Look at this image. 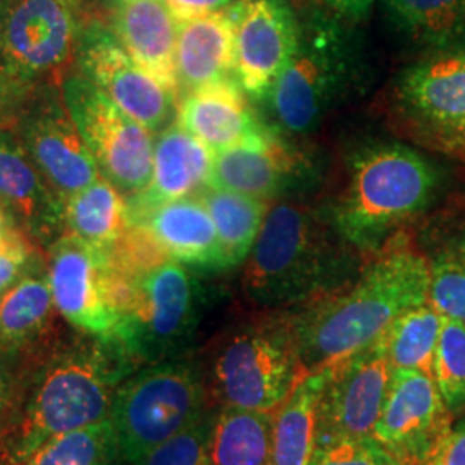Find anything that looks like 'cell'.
I'll use <instances>...</instances> for the list:
<instances>
[{
	"mask_svg": "<svg viewBox=\"0 0 465 465\" xmlns=\"http://www.w3.org/2000/svg\"><path fill=\"white\" fill-rule=\"evenodd\" d=\"M434 173L414 150L384 145L362 153L338 202L332 224L345 242L376 250L431 199Z\"/></svg>",
	"mask_w": 465,
	"mask_h": 465,
	"instance_id": "obj_4",
	"label": "cell"
},
{
	"mask_svg": "<svg viewBox=\"0 0 465 465\" xmlns=\"http://www.w3.org/2000/svg\"><path fill=\"white\" fill-rule=\"evenodd\" d=\"M216 412L207 411L183 431L149 451L134 465H211L209 450Z\"/></svg>",
	"mask_w": 465,
	"mask_h": 465,
	"instance_id": "obj_35",
	"label": "cell"
},
{
	"mask_svg": "<svg viewBox=\"0 0 465 465\" xmlns=\"http://www.w3.org/2000/svg\"><path fill=\"white\" fill-rule=\"evenodd\" d=\"M434 381L450 412L465 405V324L445 319L434 353Z\"/></svg>",
	"mask_w": 465,
	"mask_h": 465,
	"instance_id": "obj_33",
	"label": "cell"
},
{
	"mask_svg": "<svg viewBox=\"0 0 465 465\" xmlns=\"http://www.w3.org/2000/svg\"><path fill=\"white\" fill-rule=\"evenodd\" d=\"M207 380L188 357L140 367L117 390L111 411L121 460L134 465L207 412Z\"/></svg>",
	"mask_w": 465,
	"mask_h": 465,
	"instance_id": "obj_6",
	"label": "cell"
},
{
	"mask_svg": "<svg viewBox=\"0 0 465 465\" xmlns=\"http://www.w3.org/2000/svg\"><path fill=\"white\" fill-rule=\"evenodd\" d=\"M36 366L15 422L0 438L5 465L21 464L59 434L109 419L121 382L136 371L114 341L86 334L61 343Z\"/></svg>",
	"mask_w": 465,
	"mask_h": 465,
	"instance_id": "obj_2",
	"label": "cell"
},
{
	"mask_svg": "<svg viewBox=\"0 0 465 465\" xmlns=\"http://www.w3.org/2000/svg\"><path fill=\"white\" fill-rule=\"evenodd\" d=\"M430 262L395 243L347 290L317 300L295 322L302 376L321 372L376 341L395 319L430 302Z\"/></svg>",
	"mask_w": 465,
	"mask_h": 465,
	"instance_id": "obj_1",
	"label": "cell"
},
{
	"mask_svg": "<svg viewBox=\"0 0 465 465\" xmlns=\"http://www.w3.org/2000/svg\"><path fill=\"white\" fill-rule=\"evenodd\" d=\"M302 378L295 322L262 319L226 336L213 357L211 386L223 407L274 412Z\"/></svg>",
	"mask_w": 465,
	"mask_h": 465,
	"instance_id": "obj_7",
	"label": "cell"
},
{
	"mask_svg": "<svg viewBox=\"0 0 465 465\" xmlns=\"http://www.w3.org/2000/svg\"><path fill=\"white\" fill-rule=\"evenodd\" d=\"M111 30L134 63L178 99V19L167 9L164 0L114 2Z\"/></svg>",
	"mask_w": 465,
	"mask_h": 465,
	"instance_id": "obj_21",
	"label": "cell"
},
{
	"mask_svg": "<svg viewBox=\"0 0 465 465\" xmlns=\"http://www.w3.org/2000/svg\"><path fill=\"white\" fill-rule=\"evenodd\" d=\"M324 376L316 447L371 438L393 376L382 334L345 361L324 369Z\"/></svg>",
	"mask_w": 465,
	"mask_h": 465,
	"instance_id": "obj_12",
	"label": "cell"
},
{
	"mask_svg": "<svg viewBox=\"0 0 465 465\" xmlns=\"http://www.w3.org/2000/svg\"><path fill=\"white\" fill-rule=\"evenodd\" d=\"M149 230L169 259L199 271L228 269L216 224L199 197L157 205L138 221Z\"/></svg>",
	"mask_w": 465,
	"mask_h": 465,
	"instance_id": "obj_23",
	"label": "cell"
},
{
	"mask_svg": "<svg viewBox=\"0 0 465 465\" xmlns=\"http://www.w3.org/2000/svg\"><path fill=\"white\" fill-rule=\"evenodd\" d=\"M430 274V303L434 311L465 324V238L432 261Z\"/></svg>",
	"mask_w": 465,
	"mask_h": 465,
	"instance_id": "obj_34",
	"label": "cell"
},
{
	"mask_svg": "<svg viewBox=\"0 0 465 465\" xmlns=\"http://www.w3.org/2000/svg\"><path fill=\"white\" fill-rule=\"evenodd\" d=\"M119 459L116 430L109 417L52 438L17 465H116Z\"/></svg>",
	"mask_w": 465,
	"mask_h": 465,
	"instance_id": "obj_32",
	"label": "cell"
},
{
	"mask_svg": "<svg viewBox=\"0 0 465 465\" xmlns=\"http://www.w3.org/2000/svg\"><path fill=\"white\" fill-rule=\"evenodd\" d=\"M123 193L104 176L64 202V232L107 252L128 228Z\"/></svg>",
	"mask_w": 465,
	"mask_h": 465,
	"instance_id": "obj_27",
	"label": "cell"
},
{
	"mask_svg": "<svg viewBox=\"0 0 465 465\" xmlns=\"http://www.w3.org/2000/svg\"><path fill=\"white\" fill-rule=\"evenodd\" d=\"M297 161L292 149L271 130L257 140L214 152L207 186L266 200L292 178Z\"/></svg>",
	"mask_w": 465,
	"mask_h": 465,
	"instance_id": "obj_25",
	"label": "cell"
},
{
	"mask_svg": "<svg viewBox=\"0 0 465 465\" xmlns=\"http://www.w3.org/2000/svg\"><path fill=\"white\" fill-rule=\"evenodd\" d=\"M234 21V78L242 90L262 99L288 67L302 28L284 0H238Z\"/></svg>",
	"mask_w": 465,
	"mask_h": 465,
	"instance_id": "obj_15",
	"label": "cell"
},
{
	"mask_svg": "<svg viewBox=\"0 0 465 465\" xmlns=\"http://www.w3.org/2000/svg\"><path fill=\"white\" fill-rule=\"evenodd\" d=\"M199 199L216 224L226 266L234 267L249 259L267 214L266 202L230 190L205 186Z\"/></svg>",
	"mask_w": 465,
	"mask_h": 465,
	"instance_id": "obj_29",
	"label": "cell"
},
{
	"mask_svg": "<svg viewBox=\"0 0 465 465\" xmlns=\"http://www.w3.org/2000/svg\"><path fill=\"white\" fill-rule=\"evenodd\" d=\"M324 371L305 374L284 400L272 422L269 465H311L316 451L317 409Z\"/></svg>",
	"mask_w": 465,
	"mask_h": 465,
	"instance_id": "obj_26",
	"label": "cell"
},
{
	"mask_svg": "<svg viewBox=\"0 0 465 465\" xmlns=\"http://www.w3.org/2000/svg\"><path fill=\"white\" fill-rule=\"evenodd\" d=\"M420 465H465V419L450 428Z\"/></svg>",
	"mask_w": 465,
	"mask_h": 465,
	"instance_id": "obj_38",
	"label": "cell"
},
{
	"mask_svg": "<svg viewBox=\"0 0 465 465\" xmlns=\"http://www.w3.org/2000/svg\"><path fill=\"white\" fill-rule=\"evenodd\" d=\"M274 412L223 407L214 417L211 465H269Z\"/></svg>",
	"mask_w": 465,
	"mask_h": 465,
	"instance_id": "obj_28",
	"label": "cell"
},
{
	"mask_svg": "<svg viewBox=\"0 0 465 465\" xmlns=\"http://www.w3.org/2000/svg\"><path fill=\"white\" fill-rule=\"evenodd\" d=\"M0 203L13 226L50 245L64 234V200L35 166L11 130H0Z\"/></svg>",
	"mask_w": 465,
	"mask_h": 465,
	"instance_id": "obj_18",
	"label": "cell"
},
{
	"mask_svg": "<svg viewBox=\"0 0 465 465\" xmlns=\"http://www.w3.org/2000/svg\"><path fill=\"white\" fill-rule=\"evenodd\" d=\"M355 78L353 57L338 35L302 32L297 54L267 94L272 116L284 134H311Z\"/></svg>",
	"mask_w": 465,
	"mask_h": 465,
	"instance_id": "obj_10",
	"label": "cell"
},
{
	"mask_svg": "<svg viewBox=\"0 0 465 465\" xmlns=\"http://www.w3.org/2000/svg\"><path fill=\"white\" fill-rule=\"evenodd\" d=\"M57 317L47 264L35 269L0 297V357L36 364L59 347Z\"/></svg>",
	"mask_w": 465,
	"mask_h": 465,
	"instance_id": "obj_20",
	"label": "cell"
},
{
	"mask_svg": "<svg viewBox=\"0 0 465 465\" xmlns=\"http://www.w3.org/2000/svg\"><path fill=\"white\" fill-rule=\"evenodd\" d=\"M450 428L436 381L419 371H393L374 438L401 465H420Z\"/></svg>",
	"mask_w": 465,
	"mask_h": 465,
	"instance_id": "obj_17",
	"label": "cell"
},
{
	"mask_svg": "<svg viewBox=\"0 0 465 465\" xmlns=\"http://www.w3.org/2000/svg\"><path fill=\"white\" fill-rule=\"evenodd\" d=\"M28 94H21L11 84L0 80V130H11L16 121L21 102Z\"/></svg>",
	"mask_w": 465,
	"mask_h": 465,
	"instance_id": "obj_41",
	"label": "cell"
},
{
	"mask_svg": "<svg viewBox=\"0 0 465 465\" xmlns=\"http://www.w3.org/2000/svg\"><path fill=\"white\" fill-rule=\"evenodd\" d=\"M214 152L178 123L164 128L153 145V169L143 192L126 200L128 223L171 200L193 197L211 180Z\"/></svg>",
	"mask_w": 465,
	"mask_h": 465,
	"instance_id": "obj_19",
	"label": "cell"
},
{
	"mask_svg": "<svg viewBox=\"0 0 465 465\" xmlns=\"http://www.w3.org/2000/svg\"><path fill=\"white\" fill-rule=\"evenodd\" d=\"M205 311V295L186 266L169 259L134 278L113 341L136 369L183 359Z\"/></svg>",
	"mask_w": 465,
	"mask_h": 465,
	"instance_id": "obj_5",
	"label": "cell"
},
{
	"mask_svg": "<svg viewBox=\"0 0 465 465\" xmlns=\"http://www.w3.org/2000/svg\"><path fill=\"white\" fill-rule=\"evenodd\" d=\"M236 80L184 94L178 100V124L213 152L232 149L269 134L252 113Z\"/></svg>",
	"mask_w": 465,
	"mask_h": 465,
	"instance_id": "obj_22",
	"label": "cell"
},
{
	"mask_svg": "<svg viewBox=\"0 0 465 465\" xmlns=\"http://www.w3.org/2000/svg\"><path fill=\"white\" fill-rule=\"evenodd\" d=\"M13 132L64 202L102 176L61 86L32 90L21 102Z\"/></svg>",
	"mask_w": 465,
	"mask_h": 465,
	"instance_id": "obj_11",
	"label": "cell"
},
{
	"mask_svg": "<svg viewBox=\"0 0 465 465\" xmlns=\"http://www.w3.org/2000/svg\"><path fill=\"white\" fill-rule=\"evenodd\" d=\"M80 25L67 0H0V80L21 94L63 86Z\"/></svg>",
	"mask_w": 465,
	"mask_h": 465,
	"instance_id": "obj_8",
	"label": "cell"
},
{
	"mask_svg": "<svg viewBox=\"0 0 465 465\" xmlns=\"http://www.w3.org/2000/svg\"><path fill=\"white\" fill-rule=\"evenodd\" d=\"M403 32L436 49H450L465 38V0H390Z\"/></svg>",
	"mask_w": 465,
	"mask_h": 465,
	"instance_id": "obj_31",
	"label": "cell"
},
{
	"mask_svg": "<svg viewBox=\"0 0 465 465\" xmlns=\"http://www.w3.org/2000/svg\"><path fill=\"white\" fill-rule=\"evenodd\" d=\"M443 317L431 303L407 311L382 332L393 371H419L434 380V353Z\"/></svg>",
	"mask_w": 465,
	"mask_h": 465,
	"instance_id": "obj_30",
	"label": "cell"
},
{
	"mask_svg": "<svg viewBox=\"0 0 465 465\" xmlns=\"http://www.w3.org/2000/svg\"><path fill=\"white\" fill-rule=\"evenodd\" d=\"M76 71L150 134L161 132L178 107V99L134 63L99 17H90L80 28Z\"/></svg>",
	"mask_w": 465,
	"mask_h": 465,
	"instance_id": "obj_13",
	"label": "cell"
},
{
	"mask_svg": "<svg viewBox=\"0 0 465 465\" xmlns=\"http://www.w3.org/2000/svg\"><path fill=\"white\" fill-rule=\"evenodd\" d=\"M397 111L431 147L465 157V54L411 67L397 86Z\"/></svg>",
	"mask_w": 465,
	"mask_h": 465,
	"instance_id": "obj_14",
	"label": "cell"
},
{
	"mask_svg": "<svg viewBox=\"0 0 465 465\" xmlns=\"http://www.w3.org/2000/svg\"><path fill=\"white\" fill-rule=\"evenodd\" d=\"M349 253L317 214L297 202L267 211L243 278L247 297L267 309L317 302L341 290Z\"/></svg>",
	"mask_w": 465,
	"mask_h": 465,
	"instance_id": "obj_3",
	"label": "cell"
},
{
	"mask_svg": "<svg viewBox=\"0 0 465 465\" xmlns=\"http://www.w3.org/2000/svg\"><path fill=\"white\" fill-rule=\"evenodd\" d=\"M38 243L16 226L0 236V297L35 269L45 266Z\"/></svg>",
	"mask_w": 465,
	"mask_h": 465,
	"instance_id": "obj_36",
	"label": "cell"
},
{
	"mask_svg": "<svg viewBox=\"0 0 465 465\" xmlns=\"http://www.w3.org/2000/svg\"><path fill=\"white\" fill-rule=\"evenodd\" d=\"M114 2H119V0H114Z\"/></svg>",
	"mask_w": 465,
	"mask_h": 465,
	"instance_id": "obj_45",
	"label": "cell"
},
{
	"mask_svg": "<svg viewBox=\"0 0 465 465\" xmlns=\"http://www.w3.org/2000/svg\"><path fill=\"white\" fill-rule=\"evenodd\" d=\"M61 88L100 174L126 197L143 192L153 169L155 142L149 130L78 71H71Z\"/></svg>",
	"mask_w": 465,
	"mask_h": 465,
	"instance_id": "obj_9",
	"label": "cell"
},
{
	"mask_svg": "<svg viewBox=\"0 0 465 465\" xmlns=\"http://www.w3.org/2000/svg\"><path fill=\"white\" fill-rule=\"evenodd\" d=\"M11 224H13V223H11V219L7 216V213H5L4 205L0 203V236L9 230V226H11Z\"/></svg>",
	"mask_w": 465,
	"mask_h": 465,
	"instance_id": "obj_43",
	"label": "cell"
},
{
	"mask_svg": "<svg viewBox=\"0 0 465 465\" xmlns=\"http://www.w3.org/2000/svg\"><path fill=\"white\" fill-rule=\"evenodd\" d=\"M311 465H401L371 436L362 440H343L316 447Z\"/></svg>",
	"mask_w": 465,
	"mask_h": 465,
	"instance_id": "obj_37",
	"label": "cell"
},
{
	"mask_svg": "<svg viewBox=\"0 0 465 465\" xmlns=\"http://www.w3.org/2000/svg\"><path fill=\"white\" fill-rule=\"evenodd\" d=\"M324 5H328L340 16L361 19L366 16L367 11L371 9L374 0H321Z\"/></svg>",
	"mask_w": 465,
	"mask_h": 465,
	"instance_id": "obj_42",
	"label": "cell"
},
{
	"mask_svg": "<svg viewBox=\"0 0 465 465\" xmlns=\"http://www.w3.org/2000/svg\"><path fill=\"white\" fill-rule=\"evenodd\" d=\"M67 2L76 11V9H82V7H86V5H92L95 0H67Z\"/></svg>",
	"mask_w": 465,
	"mask_h": 465,
	"instance_id": "obj_44",
	"label": "cell"
},
{
	"mask_svg": "<svg viewBox=\"0 0 465 465\" xmlns=\"http://www.w3.org/2000/svg\"><path fill=\"white\" fill-rule=\"evenodd\" d=\"M176 76L178 100L200 88L236 80L232 7L178 23Z\"/></svg>",
	"mask_w": 465,
	"mask_h": 465,
	"instance_id": "obj_24",
	"label": "cell"
},
{
	"mask_svg": "<svg viewBox=\"0 0 465 465\" xmlns=\"http://www.w3.org/2000/svg\"><path fill=\"white\" fill-rule=\"evenodd\" d=\"M47 272L55 309L67 324L113 341L117 317L109 302L104 253L64 232L49 247Z\"/></svg>",
	"mask_w": 465,
	"mask_h": 465,
	"instance_id": "obj_16",
	"label": "cell"
},
{
	"mask_svg": "<svg viewBox=\"0 0 465 465\" xmlns=\"http://www.w3.org/2000/svg\"><path fill=\"white\" fill-rule=\"evenodd\" d=\"M21 403L19 382L13 369L5 361H0V438L11 428Z\"/></svg>",
	"mask_w": 465,
	"mask_h": 465,
	"instance_id": "obj_39",
	"label": "cell"
},
{
	"mask_svg": "<svg viewBox=\"0 0 465 465\" xmlns=\"http://www.w3.org/2000/svg\"><path fill=\"white\" fill-rule=\"evenodd\" d=\"M238 0H164L167 9L180 21L192 17L223 13L232 7Z\"/></svg>",
	"mask_w": 465,
	"mask_h": 465,
	"instance_id": "obj_40",
	"label": "cell"
}]
</instances>
